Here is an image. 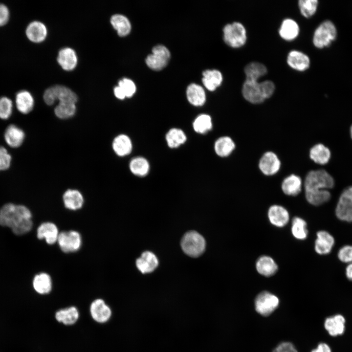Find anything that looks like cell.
Wrapping results in <instances>:
<instances>
[{"label": "cell", "mask_w": 352, "mask_h": 352, "mask_svg": "<svg viewBox=\"0 0 352 352\" xmlns=\"http://www.w3.org/2000/svg\"><path fill=\"white\" fill-rule=\"evenodd\" d=\"M256 268L260 274L265 277H270L277 272L278 266L271 257L263 255L257 260Z\"/></svg>", "instance_id": "19"}, {"label": "cell", "mask_w": 352, "mask_h": 352, "mask_svg": "<svg viewBox=\"0 0 352 352\" xmlns=\"http://www.w3.org/2000/svg\"><path fill=\"white\" fill-rule=\"evenodd\" d=\"M275 90L274 83L269 80L261 82L258 81H244L242 88V94L248 102L258 104L270 98Z\"/></svg>", "instance_id": "2"}, {"label": "cell", "mask_w": 352, "mask_h": 352, "mask_svg": "<svg viewBox=\"0 0 352 352\" xmlns=\"http://www.w3.org/2000/svg\"><path fill=\"white\" fill-rule=\"evenodd\" d=\"M246 80L258 81L267 73L266 67L259 62H251L247 64L244 69Z\"/></svg>", "instance_id": "34"}, {"label": "cell", "mask_w": 352, "mask_h": 352, "mask_svg": "<svg viewBox=\"0 0 352 352\" xmlns=\"http://www.w3.org/2000/svg\"><path fill=\"white\" fill-rule=\"evenodd\" d=\"M33 286L35 290L40 294L49 293L52 289L50 276L45 273L37 274L33 279Z\"/></svg>", "instance_id": "33"}, {"label": "cell", "mask_w": 352, "mask_h": 352, "mask_svg": "<svg viewBox=\"0 0 352 352\" xmlns=\"http://www.w3.org/2000/svg\"><path fill=\"white\" fill-rule=\"evenodd\" d=\"M278 298L273 294L264 291L260 293L255 300V306L257 312L266 316L270 315L278 306Z\"/></svg>", "instance_id": "9"}, {"label": "cell", "mask_w": 352, "mask_h": 352, "mask_svg": "<svg viewBox=\"0 0 352 352\" xmlns=\"http://www.w3.org/2000/svg\"><path fill=\"white\" fill-rule=\"evenodd\" d=\"M63 202L65 207L71 210H77L81 208L84 203L82 194L78 190L68 189L64 194Z\"/></svg>", "instance_id": "26"}, {"label": "cell", "mask_w": 352, "mask_h": 352, "mask_svg": "<svg viewBox=\"0 0 352 352\" xmlns=\"http://www.w3.org/2000/svg\"><path fill=\"white\" fill-rule=\"evenodd\" d=\"M299 27L298 23L291 19H285L281 23L279 30L281 37L286 41H291L298 36Z\"/></svg>", "instance_id": "27"}, {"label": "cell", "mask_w": 352, "mask_h": 352, "mask_svg": "<svg viewBox=\"0 0 352 352\" xmlns=\"http://www.w3.org/2000/svg\"><path fill=\"white\" fill-rule=\"evenodd\" d=\"M302 181L301 177L294 174L286 176L282 181L281 188L287 196H296L301 191Z\"/></svg>", "instance_id": "21"}, {"label": "cell", "mask_w": 352, "mask_h": 352, "mask_svg": "<svg viewBox=\"0 0 352 352\" xmlns=\"http://www.w3.org/2000/svg\"><path fill=\"white\" fill-rule=\"evenodd\" d=\"M291 233L298 240H305L308 235L306 221L301 218L295 217L291 222Z\"/></svg>", "instance_id": "38"}, {"label": "cell", "mask_w": 352, "mask_h": 352, "mask_svg": "<svg viewBox=\"0 0 352 352\" xmlns=\"http://www.w3.org/2000/svg\"><path fill=\"white\" fill-rule=\"evenodd\" d=\"M317 238L314 243V249L320 255H326L330 253L334 244L333 236L328 232L321 230L317 232Z\"/></svg>", "instance_id": "14"}, {"label": "cell", "mask_w": 352, "mask_h": 352, "mask_svg": "<svg viewBox=\"0 0 352 352\" xmlns=\"http://www.w3.org/2000/svg\"><path fill=\"white\" fill-rule=\"evenodd\" d=\"M114 93L116 98L119 99H124L126 97L123 90L119 86L114 88Z\"/></svg>", "instance_id": "51"}, {"label": "cell", "mask_w": 352, "mask_h": 352, "mask_svg": "<svg viewBox=\"0 0 352 352\" xmlns=\"http://www.w3.org/2000/svg\"><path fill=\"white\" fill-rule=\"evenodd\" d=\"M168 146L171 148H176L183 144L186 140V136L183 131L179 129L173 128L166 135Z\"/></svg>", "instance_id": "37"}, {"label": "cell", "mask_w": 352, "mask_h": 352, "mask_svg": "<svg viewBox=\"0 0 352 352\" xmlns=\"http://www.w3.org/2000/svg\"><path fill=\"white\" fill-rule=\"evenodd\" d=\"M13 103L12 100L7 97H0V118L7 119L12 113Z\"/></svg>", "instance_id": "43"}, {"label": "cell", "mask_w": 352, "mask_h": 352, "mask_svg": "<svg viewBox=\"0 0 352 352\" xmlns=\"http://www.w3.org/2000/svg\"><path fill=\"white\" fill-rule=\"evenodd\" d=\"M59 232L57 226L53 223L46 222L42 223L38 228L37 236L39 239H44L49 244L57 242Z\"/></svg>", "instance_id": "16"}, {"label": "cell", "mask_w": 352, "mask_h": 352, "mask_svg": "<svg viewBox=\"0 0 352 352\" xmlns=\"http://www.w3.org/2000/svg\"><path fill=\"white\" fill-rule=\"evenodd\" d=\"M267 216L270 222L278 227L285 226L289 220L288 211L280 205L274 204L271 206L268 210Z\"/></svg>", "instance_id": "13"}, {"label": "cell", "mask_w": 352, "mask_h": 352, "mask_svg": "<svg viewBox=\"0 0 352 352\" xmlns=\"http://www.w3.org/2000/svg\"><path fill=\"white\" fill-rule=\"evenodd\" d=\"M273 352H297V351L291 343L283 342L279 344Z\"/></svg>", "instance_id": "49"}, {"label": "cell", "mask_w": 352, "mask_h": 352, "mask_svg": "<svg viewBox=\"0 0 352 352\" xmlns=\"http://www.w3.org/2000/svg\"><path fill=\"white\" fill-rule=\"evenodd\" d=\"M57 242L63 252H74L78 250L81 246L82 238L77 231H63L59 233Z\"/></svg>", "instance_id": "10"}, {"label": "cell", "mask_w": 352, "mask_h": 352, "mask_svg": "<svg viewBox=\"0 0 352 352\" xmlns=\"http://www.w3.org/2000/svg\"><path fill=\"white\" fill-rule=\"evenodd\" d=\"M331 156L330 149L319 143L314 145L309 151V157L315 163L325 165L328 163Z\"/></svg>", "instance_id": "28"}, {"label": "cell", "mask_w": 352, "mask_h": 352, "mask_svg": "<svg viewBox=\"0 0 352 352\" xmlns=\"http://www.w3.org/2000/svg\"><path fill=\"white\" fill-rule=\"evenodd\" d=\"M223 40L229 46L239 48L243 46L247 40L246 30L239 22L225 25L223 29Z\"/></svg>", "instance_id": "4"}, {"label": "cell", "mask_w": 352, "mask_h": 352, "mask_svg": "<svg viewBox=\"0 0 352 352\" xmlns=\"http://www.w3.org/2000/svg\"><path fill=\"white\" fill-rule=\"evenodd\" d=\"M31 219L30 211L22 205L7 203L0 209V224L10 228L16 235H22L31 230Z\"/></svg>", "instance_id": "1"}, {"label": "cell", "mask_w": 352, "mask_h": 352, "mask_svg": "<svg viewBox=\"0 0 352 352\" xmlns=\"http://www.w3.org/2000/svg\"><path fill=\"white\" fill-rule=\"evenodd\" d=\"M311 352H331L329 346L326 343H320L317 348L312 351Z\"/></svg>", "instance_id": "50"}, {"label": "cell", "mask_w": 352, "mask_h": 352, "mask_svg": "<svg viewBox=\"0 0 352 352\" xmlns=\"http://www.w3.org/2000/svg\"><path fill=\"white\" fill-rule=\"evenodd\" d=\"M110 22L120 36H125L131 31V23L125 16L120 14L114 15L110 19Z\"/></svg>", "instance_id": "35"}, {"label": "cell", "mask_w": 352, "mask_h": 352, "mask_svg": "<svg viewBox=\"0 0 352 352\" xmlns=\"http://www.w3.org/2000/svg\"><path fill=\"white\" fill-rule=\"evenodd\" d=\"M10 16L8 7L4 4L0 3V26L6 24Z\"/></svg>", "instance_id": "47"}, {"label": "cell", "mask_w": 352, "mask_h": 352, "mask_svg": "<svg viewBox=\"0 0 352 352\" xmlns=\"http://www.w3.org/2000/svg\"><path fill=\"white\" fill-rule=\"evenodd\" d=\"M337 36L334 24L330 21H324L315 29L313 37V43L318 48L329 46Z\"/></svg>", "instance_id": "6"}, {"label": "cell", "mask_w": 352, "mask_h": 352, "mask_svg": "<svg viewBox=\"0 0 352 352\" xmlns=\"http://www.w3.org/2000/svg\"><path fill=\"white\" fill-rule=\"evenodd\" d=\"M202 83L210 91L215 90L221 84L223 77L221 73L217 69H208L202 73Z\"/></svg>", "instance_id": "30"}, {"label": "cell", "mask_w": 352, "mask_h": 352, "mask_svg": "<svg viewBox=\"0 0 352 352\" xmlns=\"http://www.w3.org/2000/svg\"><path fill=\"white\" fill-rule=\"evenodd\" d=\"M193 127L195 131L198 133H205L208 132L212 128L211 117L206 114L198 115L194 120Z\"/></svg>", "instance_id": "40"}, {"label": "cell", "mask_w": 352, "mask_h": 352, "mask_svg": "<svg viewBox=\"0 0 352 352\" xmlns=\"http://www.w3.org/2000/svg\"><path fill=\"white\" fill-rule=\"evenodd\" d=\"M350 134H351V138L352 139V125L350 128Z\"/></svg>", "instance_id": "53"}, {"label": "cell", "mask_w": 352, "mask_h": 352, "mask_svg": "<svg viewBox=\"0 0 352 352\" xmlns=\"http://www.w3.org/2000/svg\"><path fill=\"white\" fill-rule=\"evenodd\" d=\"M235 148V144L232 138L227 136H221L215 142L214 150L220 157L229 156Z\"/></svg>", "instance_id": "32"}, {"label": "cell", "mask_w": 352, "mask_h": 352, "mask_svg": "<svg viewBox=\"0 0 352 352\" xmlns=\"http://www.w3.org/2000/svg\"><path fill=\"white\" fill-rule=\"evenodd\" d=\"M280 167V160L277 154L272 152H265L259 160V169L264 175H274L279 171Z\"/></svg>", "instance_id": "11"}, {"label": "cell", "mask_w": 352, "mask_h": 352, "mask_svg": "<svg viewBox=\"0 0 352 352\" xmlns=\"http://www.w3.org/2000/svg\"><path fill=\"white\" fill-rule=\"evenodd\" d=\"M16 104L18 110L20 112L27 114L32 110L34 100L29 91L22 90L17 92L16 95Z\"/></svg>", "instance_id": "25"}, {"label": "cell", "mask_w": 352, "mask_h": 352, "mask_svg": "<svg viewBox=\"0 0 352 352\" xmlns=\"http://www.w3.org/2000/svg\"><path fill=\"white\" fill-rule=\"evenodd\" d=\"M335 215L339 220L352 222V186L341 194L335 208Z\"/></svg>", "instance_id": "8"}, {"label": "cell", "mask_w": 352, "mask_h": 352, "mask_svg": "<svg viewBox=\"0 0 352 352\" xmlns=\"http://www.w3.org/2000/svg\"><path fill=\"white\" fill-rule=\"evenodd\" d=\"M57 61L64 69L71 70L75 67L77 58L74 50L69 47H65L60 50Z\"/></svg>", "instance_id": "23"}, {"label": "cell", "mask_w": 352, "mask_h": 352, "mask_svg": "<svg viewBox=\"0 0 352 352\" xmlns=\"http://www.w3.org/2000/svg\"><path fill=\"white\" fill-rule=\"evenodd\" d=\"M129 167L133 174L139 176L147 175L150 169L149 163L147 160L141 156L132 159L130 162Z\"/></svg>", "instance_id": "36"}, {"label": "cell", "mask_w": 352, "mask_h": 352, "mask_svg": "<svg viewBox=\"0 0 352 352\" xmlns=\"http://www.w3.org/2000/svg\"><path fill=\"white\" fill-rule=\"evenodd\" d=\"M44 100L48 105H52L57 100L52 87H49L44 92Z\"/></svg>", "instance_id": "48"}, {"label": "cell", "mask_w": 352, "mask_h": 352, "mask_svg": "<svg viewBox=\"0 0 352 352\" xmlns=\"http://www.w3.org/2000/svg\"><path fill=\"white\" fill-rule=\"evenodd\" d=\"M76 111L75 104L59 102L54 109L56 116L60 119H67L73 116Z\"/></svg>", "instance_id": "41"}, {"label": "cell", "mask_w": 352, "mask_h": 352, "mask_svg": "<svg viewBox=\"0 0 352 352\" xmlns=\"http://www.w3.org/2000/svg\"><path fill=\"white\" fill-rule=\"evenodd\" d=\"M90 312L93 319L99 323L107 322L112 313L110 308L102 299H95L91 303Z\"/></svg>", "instance_id": "12"}, {"label": "cell", "mask_w": 352, "mask_h": 352, "mask_svg": "<svg viewBox=\"0 0 352 352\" xmlns=\"http://www.w3.org/2000/svg\"><path fill=\"white\" fill-rule=\"evenodd\" d=\"M57 100L59 102L75 104L78 98L76 94L69 88L61 85L52 86Z\"/></svg>", "instance_id": "39"}, {"label": "cell", "mask_w": 352, "mask_h": 352, "mask_svg": "<svg viewBox=\"0 0 352 352\" xmlns=\"http://www.w3.org/2000/svg\"><path fill=\"white\" fill-rule=\"evenodd\" d=\"M112 146L115 153L120 156L129 154L132 148L130 137L124 134L116 136L113 140Z\"/></svg>", "instance_id": "29"}, {"label": "cell", "mask_w": 352, "mask_h": 352, "mask_svg": "<svg viewBox=\"0 0 352 352\" xmlns=\"http://www.w3.org/2000/svg\"><path fill=\"white\" fill-rule=\"evenodd\" d=\"M334 185L333 178L323 169L309 171L304 181L305 192H321L333 188Z\"/></svg>", "instance_id": "3"}, {"label": "cell", "mask_w": 352, "mask_h": 352, "mask_svg": "<svg viewBox=\"0 0 352 352\" xmlns=\"http://www.w3.org/2000/svg\"><path fill=\"white\" fill-rule=\"evenodd\" d=\"M25 33L30 41L34 43H40L46 38L47 30L45 26L42 22L34 21L28 25Z\"/></svg>", "instance_id": "22"}, {"label": "cell", "mask_w": 352, "mask_h": 352, "mask_svg": "<svg viewBox=\"0 0 352 352\" xmlns=\"http://www.w3.org/2000/svg\"><path fill=\"white\" fill-rule=\"evenodd\" d=\"M337 256L342 262L346 263H352V245H345L338 251Z\"/></svg>", "instance_id": "45"}, {"label": "cell", "mask_w": 352, "mask_h": 352, "mask_svg": "<svg viewBox=\"0 0 352 352\" xmlns=\"http://www.w3.org/2000/svg\"><path fill=\"white\" fill-rule=\"evenodd\" d=\"M318 4L317 0H300L298 6L302 15L308 18L312 16L316 12Z\"/></svg>", "instance_id": "42"}, {"label": "cell", "mask_w": 352, "mask_h": 352, "mask_svg": "<svg viewBox=\"0 0 352 352\" xmlns=\"http://www.w3.org/2000/svg\"><path fill=\"white\" fill-rule=\"evenodd\" d=\"M79 313L74 306L58 310L55 315L56 320L66 325L74 324L78 320Z\"/></svg>", "instance_id": "31"}, {"label": "cell", "mask_w": 352, "mask_h": 352, "mask_svg": "<svg viewBox=\"0 0 352 352\" xmlns=\"http://www.w3.org/2000/svg\"><path fill=\"white\" fill-rule=\"evenodd\" d=\"M170 55L169 49L166 46L157 45L153 48L152 53L146 57V65L153 70H160L168 64Z\"/></svg>", "instance_id": "7"}, {"label": "cell", "mask_w": 352, "mask_h": 352, "mask_svg": "<svg viewBox=\"0 0 352 352\" xmlns=\"http://www.w3.org/2000/svg\"><path fill=\"white\" fill-rule=\"evenodd\" d=\"M346 275L349 280L352 281V263L349 264L346 267Z\"/></svg>", "instance_id": "52"}, {"label": "cell", "mask_w": 352, "mask_h": 352, "mask_svg": "<svg viewBox=\"0 0 352 352\" xmlns=\"http://www.w3.org/2000/svg\"><path fill=\"white\" fill-rule=\"evenodd\" d=\"M205 241L204 238L195 231L185 233L181 240V246L183 252L192 257H197L205 250Z\"/></svg>", "instance_id": "5"}, {"label": "cell", "mask_w": 352, "mask_h": 352, "mask_svg": "<svg viewBox=\"0 0 352 352\" xmlns=\"http://www.w3.org/2000/svg\"><path fill=\"white\" fill-rule=\"evenodd\" d=\"M287 63L292 68L302 71L308 68L310 59L308 55L298 50H292L287 57Z\"/></svg>", "instance_id": "15"}, {"label": "cell", "mask_w": 352, "mask_h": 352, "mask_svg": "<svg viewBox=\"0 0 352 352\" xmlns=\"http://www.w3.org/2000/svg\"><path fill=\"white\" fill-rule=\"evenodd\" d=\"M11 156L7 150L3 147L0 146V171L9 168L11 164Z\"/></svg>", "instance_id": "46"}, {"label": "cell", "mask_w": 352, "mask_h": 352, "mask_svg": "<svg viewBox=\"0 0 352 352\" xmlns=\"http://www.w3.org/2000/svg\"><path fill=\"white\" fill-rule=\"evenodd\" d=\"M158 264V261L156 256L148 251L142 253L136 261L137 268L142 273L153 272L157 267Z\"/></svg>", "instance_id": "18"}, {"label": "cell", "mask_w": 352, "mask_h": 352, "mask_svg": "<svg viewBox=\"0 0 352 352\" xmlns=\"http://www.w3.org/2000/svg\"><path fill=\"white\" fill-rule=\"evenodd\" d=\"M186 96L188 101L195 106H202L206 101V95L203 88L195 83L191 84L188 86Z\"/></svg>", "instance_id": "24"}, {"label": "cell", "mask_w": 352, "mask_h": 352, "mask_svg": "<svg viewBox=\"0 0 352 352\" xmlns=\"http://www.w3.org/2000/svg\"><path fill=\"white\" fill-rule=\"evenodd\" d=\"M118 86L123 90L126 97H131L136 91V86L134 82L130 79L123 78L118 82Z\"/></svg>", "instance_id": "44"}, {"label": "cell", "mask_w": 352, "mask_h": 352, "mask_svg": "<svg viewBox=\"0 0 352 352\" xmlns=\"http://www.w3.org/2000/svg\"><path fill=\"white\" fill-rule=\"evenodd\" d=\"M345 319L341 314H336L326 318L324 327L329 334L337 336L344 333L345 329Z\"/></svg>", "instance_id": "17"}, {"label": "cell", "mask_w": 352, "mask_h": 352, "mask_svg": "<svg viewBox=\"0 0 352 352\" xmlns=\"http://www.w3.org/2000/svg\"><path fill=\"white\" fill-rule=\"evenodd\" d=\"M24 137L23 131L15 125L8 126L4 132L5 140L12 148L20 147L22 144Z\"/></svg>", "instance_id": "20"}]
</instances>
